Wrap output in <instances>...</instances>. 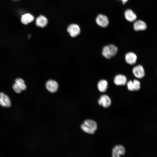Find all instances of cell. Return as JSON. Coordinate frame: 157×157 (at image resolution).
Masks as SVG:
<instances>
[{"label": "cell", "mask_w": 157, "mask_h": 157, "mask_svg": "<svg viewBox=\"0 0 157 157\" xmlns=\"http://www.w3.org/2000/svg\"><path fill=\"white\" fill-rule=\"evenodd\" d=\"M127 86L128 89L130 91H135L133 81L131 80L128 81L127 83Z\"/></svg>", "instance_id": "obj_20"}, {"label": "cell", "mask_w": 157, "mask_h": 157, "mask_svg": "<svg viewBox=\"0 0 157 157\" xmlns=\"http://www.w3.org/2000/svg\"><path fill=\"white\" fill-rule=\"evenodd\" d=\"M125 152V149L123 146L120 145H117L112 149V156L120 157L124 155Z\"/></svg>", "instance_id": "obj_5"}, {"label": "cell", "mask_w": 157, "mask_h": 157, "mask_svg": "<svg viewBox=\"0 0 157 157\" xmlns=\"http://www.w3.org/2000/svg\"><path fill=\"white\" fill-rule=\"evenodd\" d=\"M98 103L100 106H102L104 108H107L110 106L111 101L108 95L104 94L100 96L98 100Z\"/></svg>", "instance_id": "obj_6"}, {"label": "cell", "mask_w": 157, "mask_h": 157, "mask_svg": "<svg viewBox=\"0 0 157 157\" xmlns=\"http://www.w3.org/2000/svg\"><path fill=\"white\" fill-rule=\"evenodd\" d=\"M31 35H28V38H30L31 37Z\"/></svg>", "instance_id": "obj_22"}, {"label": "cell", "mask_w": 157, "mask_h": 157, "mask_svg": "<svg viewBox=\"0 0 157 157\" xmlns=\"http://www.w3.org/2000/svg\"><path fill=\"white\" fill-rule=\"evenodd\" d=\"M126 19L129 22H134L137 19V17L135 13L130 9H127L124 13Z\"/></svg>", "instance_id": "obj_14"}, {"label": "cell", "mask_w": 157, "mask_h": 157, "mask_svg": "<svg viewBox=\"0 0 157 157\" xmlns=\"http://www.w3.org/2000/svg\"><path fill=\"white\" fill-rule=\"evenodd\" d=\"M13 88L14 90L17 93H20L22 90L19 85L15 83L13 86Z\"/></svg>", "instance_id": "obj_19"}, {"label": "cell", "mask_w": 157, "mask_h": 157, "mask_svg": "<svg viewBox=\"0 0 157 157\" xmlns=\"http://www.w3.org/2000/svg\"><path fill=\"white\" fill-rule=\"evenodd\" d=\"M118 49L113 44H109L105 46L102 49V54L107 59H110L114 56L117 54Z\"/></svg>", "instance_id": "obj_2"}, {"label": "cell", "mask_w": 157, "mask_h": 157, "mask_svg": "<svg viewBox=\"0 0 157 157\" xmlns=\"http://www.w3.org/2000/svg\"><path fill=\"white\" fill-rule=\"evenodd\" d=\"M47 19L42 15L39 16L36 19V25L38 27L44 28L47 26Z\"/></svg>", "instance_id": "obj_13"}, {"label": "cell", "mask_w": 157, "mask_h": 157, "mask_svg": "<svg viewBox=\"0 0 157 157\" xmlns=\"http://www.w3.org/2000/svg\"><path fill=\"white\" fill-rule=\"evenodd\" d=\"M108 85V82L106 81L105 80H101L98 83V88L100 92H104L106 91Z\"/></svg>", "instance_id": "obj_16"}, {"label": "cell", "mask_w": 157, "mask_h": 157, "mask_svg": "<svg viewBox=\"0 0 157 157\" xmlns=\"http://www.w3.org/2000/svg\"><path fill=\"white\" fill-rule=\"evenodd\" d=\"M114 82L117 85H125L127 82V78L125 76L119 74L115 77Z\"/></svg>", "instance_id": "obj_12"}, {"label": "cell", "mask_w": 157, "mask_h": 157, "mask_svg": "<svg viewBox=\"0 0 157 157\" xmlns=\"http://www.w3.org/2000/svg\"><path fill=\"white\" fill-rule=\"evenodd\" d=\"M0 105L5 107H9L11 106L9 97L3 92H0Z\"/></svg>", "instance_id": "obj_8"}, {"label": "cell", "mask_w": 157, "mask_h": 157, "mask_svg": "<svg viewBox=\"0 0 157 157\" xmlns=\"http://www.w3.org/2000/svg\"><path fill=\"white\" fill-rule=\"evenodd\" d=\"M15 83H17L20 88L22 91L26 90V86L24 80L20 78H17L15 81Z\"/></svg>", "instance_id": "obj_17"}, {"label": "cell", "mask_w": 157, "mask_h": 157, "mask_svg": "<svg viewBox=\"0 0 157 157\" xmlns=\"http://www.w3.org/2000/svg\"><path fill=\"white\" fill-rule=\"evenodd\" d=\"M133 81L135 91H137L140 90V81L136 79L134 80Z\"/></svg>", "instance_id": "obj_18"}, {"label": "cell", "mask_w": 157, "mask_h": 157, "mask_svg": "<svg viewBox=\"0 0 157 157\" xmlns=\"http://www.w3.org/2000/svg\"><path fill=\"white\" fill-rule=\"evenodd\" d=\"M133 26L134 29L136 31H144L147 28V26L145 22L141 20L135 21Z\"/></svg>", "instance_id": "obj_11"}, {"label": "cell", "mask_w": 157, "mask_h": 157, "mask_svg": "<svg viewBox=\"0 0 157 157\" xmlns=\"http://www.w3.org/2000/svg\"><path fill=\"white\" fill-rule=\"evenodd\" d=\"M132 71L134 76L138 78H141L145 75L144 68L141 65H138L135 66L133 68Z\"/></svg>", "instance_id": "obj_7"}, {"label": "cell", "mask_w": 157, "mask_h": 157, "mask_svg": "<svg viewBox=\"0 0 157 157\" xmlns=\"http://www.w3.org/2000/svg\"><path fill=\"white\" fill-rule=\"evenodd\" d=\"M14 0V1H17V0Z\"/></svg>", "instance_id": "obj_23"}, {"label": "cell", "mask_w": 157, "mask_h": 157, "mask_svg": "<svg viewBox=\"0 0 157 157\" xmlns=\"http://www.w3.org/2000/svg\"><path fill=\"white\" fill-rule=\"evenodd\" d=\"M96 22L99 26L103 28L107 27L109 24L108 17L106 16L101 14L97 16L96 19Z\"/></svg>", "instance_id": "obj_4"}, {"label": "cell", "mask_w": 157, "mask_h": 157, "mask_svg": "<svg viewBox=\"0 0 157 157\" xmlns=\"http://www.w3.org/2000/svg\"><path fill=\"white\" fill-rule=\"evenodd\" d=\"M46 86L47 89L51 93H54L57 90L58 85L56 81L50 80L48 81L46 84Z\"/></svg>", "instance_id": "obj_9"}, {"label": "cell", "mask_w": 157, "mask_h": 157, "mask_svg": "<svg viewBox=\"0 0 157 157\" xmlns=\"http://www.w3.org/2000/svg\"><path fill=\"white\" fill-rule=\"evenodd\" d=\"M34 19V17L32 15L29 13H26L22 15L21 21L23 24L27 25L32 22Z\"/></svg>", "instance_id": "obj_15"}, {"label": "cell", "mask_w": 157, "mask_h": 157, "mask_svg": "<svg viewBox=\"0 0 157 157\" xmlns=\"http://www.w3.org/2000/svg\"><path fill=\"white\" fill-rule=\"evenodd\" d=\"M82 130L89 134H94L97 128V125L95 121L91 119L85 120L81 126Z\"/></svg>", "instance_id": "obj_1"}, {"label": "cell", "mask_w": 157, "mask_h": 157, "mask_svg": "<svg viewBox=\"0 0 157 157\" xmlns=\"http://www.w3.org/2000/svg\"><path fill=\"white\" fill-rule=\"evenodd\" d=\"M123 4H125L128 1V0H121Z\"/></svg>", "instance_id": "obj_21"}, {"label": "cell", "mask_w": 157, "mask_h": 157, "mask_svg": "<svg viewBox=\"0 0 157 157\" xmlns=\"http://www.w3.org/2000/svg\"><path fill=\"white\" fill-rule=\"evenodd\" d=\"M137 56L136 54L132 52H129L125 56V60L128 64L133 65L135 63L137 60Z\"/></svg>", "instance_id": "obj_10"}, {"label": "cell", "mask_w": 157, "mask_h": 157, "mask_svg": "<svg viewBox=\"0 0 157 157\" xmlns=\"http://www.w3.org/2000/svg\"><path fill=\"white\" fill-rule=\"evenodd\" d=\"M67 31L70 36L75 37L78 35L80 33V28L78 25L76 24H72L67 27Z\"/></svg>", "instance_id": "obj_3"}]
</instances>
